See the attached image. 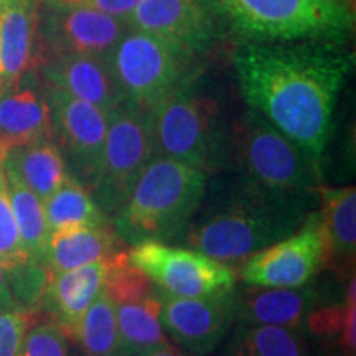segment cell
<instances>
[{"label": "cell", "mask_w": 356, "mask_h": 356, "mask_svg": "<svg viewBox=\"0 0 356 356\" xmlns=\"http://www.w3.org/2000/svg\"><path fill=\"white\" fill-rule=\"evenodd\" d=\"M231 60L248 108L322 159L353 55L333 42L243 40Z\"/></svg>", "instance_id": "obj_1"}, {"label": "cell", "mask_w": 356, "mask_h": 356, "mask_svg": "<svg viewBox=\"0 0 356 356\" xmlns=\"http://www.w3.org/2000/svg\"><path fill=\"white\" fill-rule=\"evenodd\" d=\"M318 208V193H287L238 172L210 175L181 246L238 269L248 257L287 238Z\"/></svg>", "instance_id": "obj_2"}, {"label": "cell", "mask_w": 356, "mask_h": 356, "mask_svg": "<svg viewBox=\"0 0 356 356\" xmlns=\"http://www.w3.org/2000/svg\"><path fill=\"white\" fill-rule=\"evenodd\" d=\"M208 178L200 168L155 155L111 220L114 233L126 246L149 241L181 244Z\"/></svg>", "instance_id": "obj_3"}, {"label": "cell", "mask_w": 356, "mask_h": 356, "mask_svg": "<svg viewBox=\"0 0 356 356\" xmlns=\"http://www.w3.org/2000/svg\"><path fill=\"white\" fill-rule=\"evenodd\" d=\"M155 155L200 168L208 175L228 170L231 126L216 97L204 95L197 76L149 111Z\"/></svg>", "instance_id": "obj_4"}, {"label": "cell", "mask_w": 356, "mask_h": 356, "mask_svg": "<svg viewBox=\"0 0 356 356\" xmlns=\"http://www.w3.org/2000/svg\"><path fill=\"white\" fill-rule=\"evenodd\" d=\"M228 172H238L267 188L287 193H318L322 159L248 108L231 126Z\"/></svg>", "instance_id": "obj_5"}, {"label": "cell", "mask_w": 356, "mask_h": 356, "mask_svg": "<svg viewBox=\"0 0 356 356\" xmlns=\"http://www.w3.org/2000/svg\"><path fill=\"white\" fill-rule=\"evenodd\" d=\"M234 30L254 42H333L353 30L348 0H220Z\"/></svg>", "instance_id": "obj_6"}, {"label": "cell", "mask_w": 356, "mask_h": 356, "mask_svg": "<svg viewBox=\"0 0 356 356\" xmlns=\"http://www.w3.org/2000/svg\"><path fill=\"white\" fill-rule=\"evenodd\" d=\"M154 157L149 111L126 99L109 114L99 173L91 190L96 204L109 221L127 202Z\"/></svg>", "instance_id": "obj_7"}, {"label": "cell", "mask_w": 356, "mask_h": 356, "mask_svg": "<svg viewBox=\"0 0 356 356\" xmlns=\"http://www.w3.org/2000/svg\"><path fill=\"white\" fill-rule=\"evenodd\" d=\"M109 61L126 99L145 111L193 76V56L132 26L111 51Z\"/></svg>", "instance_id": "obj_8"}, {"label": "cell", "mask_w": 356, "mask_h": 356, "mask_svg": "<svg viewBox=\"0 0 356 356\" xmlns=\"http://www.w3.org/2000/svg\"><path fill=\"white\" fill-rule=\"evenodd\" d=\"M132 266L142 270L159 291L177 297L225 293L238 286L234 267L186 246L139 243L127 251Z\"/></svg>", "instance_id": "obj_9"}, {"label": "cell", "mask_w": 356, "mask_h": 356, "mask_svg": "<svg viewBox=\"0 0 356 356\" xmlns=\"http://www.w3.org/2000/svg\"><path fill=\"white\" fill-rule=\"evenodd\" d=\"M327 266V239L318 208L296 233L248 257L236 269L246 286L292 289L318 277Z\"/></svg>", "instance_id": "obj_10"}, {"label": "cell", "mask_w": 356, "mask_h": 356, "mask_svg": "<svg viewBox=\"0 0 356 356\" xmlns=\"http://www.w3.org/2000/svg\"><path fill=\"white\" fill-rule=\"evenodd\" d=\"M127 29V20L71 0H38V33L44 60L51 55L109 58Z\"/></svg>", "instance_id": "obj_11"}, {"label": "cell", "mask_w": 356, "mask_h": 356, "mask_svg": "<svg viewBox=\"0 0 356 356\" xmlns=\"http://www.w3.org/2000/svg\"><path fill=\"white\" fill-rule=\"evenodd\" d=\"M44 92L50 106L53 140L60 147L71 175L91 191L99 173L109 113L58 88L44 86Z\"/></svg>", "instance_id": "obj_12"}, {"label": "cell", "mask_w": 356, "mask_h": 356, "mask_svg": "<svg viewBox=\"0 0 356 356\" xmlns=\"http://www.w3.org/2000/svg\"><path fill=\"white\" fill-rule=\"evenodd\" d=\"M155 299L167 337L193 356L220 348L236 323V287L204 297H177L155 287Z\"/></svg>", "instance_id": "obj_13"}, {"label": "cell", "mask_w": 356, "mask_h": 356, "mask_svg": "<svg viewBox=\"0 0 356 356\" xmlns=\"http://www.w3.org/2000/svg\"><path fill=\"white\" fill-rule=\"evenodd\" d=\"M127 24L193 58L210 51L218 40L215 15L204 0H140Z\"/></svg>", "instance_id": "obj_14"}, {"label": "cell", "mask_w": 356, "mask_h": 356, "mask_svg": "<svg viewBox=\"0 0 356 356\" xmlns=\"http://www.w3.org/2000/svg\"><path fill=\"white\" fill-rule=\"evenodd\" d=\"M330 286L318 277L292 289L236 286V323L270 325L305 333V322L325 299L332 296Z\"/></svg>", "instance_id": "obj_15"}, {"label": "cell", "mask_w": 356, "mask_h": 356, "mask_svg": "<svg viewBox=\"0 0 356 356\" xmlns=\"http://www.w3.org/2000/svg\"><path fill=\"white\" fill-rule=\"evenodd\" d=\"M44 86L97 106L106 113L126 101L109 58L91 55H51L37 70Z\"/></svg>", "instance_id": "obj_16"}, {"label": "cell", "mask_w": 356, "mask_h": 356, "mask_svg": "<svg viewBox=\"0 0 356 356\" xmlns=\"http://www.w3.org/2000/svg\"><path fill=\"white\" fill-rule=\"evenodd\" d=\"M50 137V106L37 71L0 89V160L12 150Z\"/></svg>", "instance_id": "obj_17"}, {"label": "cell", "mask_w": 356, "mask_h": 356, "mask_svg": "<svg viewBox=\"0 0 356 356\" xmlns=\"http://www.w3.org/2000/svg\"><path fill=\"white\" fill-rule=\"evenodd\" d=\"M43 61L38 0H0V89L37 71Z\"/></svg>", "instance_id": "obj_18"}, {"label": "cell", "mask_w": 356, "mask_h": 356, "mask_svg": "<svg viewBox=\"0 0 356 356\" xmlns=\"http://www.w3.org/2000/svg\"><path fill=\"white\" fill-rule=\"evenodd\" d=\"M109 259L63 273H48L38 305L43 307L51 322L60 325L70 338L84 312L104 289Z\"/></svg>", "instance_id": "obj_19"}, {"label": "cell", "mask_w": 356, "mask_h": 356, "mask_svg": "<svg viewBox=\"0 0 356 356\" xmlns=\"http://www.w3.org/2000/svg\"><path fill=\"white\" fill-rule=\"evenodd\" d=\"M318 213L327 239V266L337 280L355 277L356 188L355 185L318 188Z\"/></svg>", "instance_id": "obj_20"}, {"label": "cell", "mask_w": 356, "mask_h": 356, "mask_svg": "<svg viewBox=\"0 0 356 356\" xmlns=\"http://www.w3.org/2000/svg\"><path fill=\"white\" fill-rule=\"evenodd\" d=\"M122 249H126V244L111 225L53 231L44 249V267L48 273H63L106 261Z\"/></svg>", "instance_id": "obj_21"}, {"label": "cell", "mask_w": 356, "mask_h": 356, "mask_svg": "<svg viewBox=\"0 0 356 356\" xmlns=\"http://www.w3.org/2000/svg\"><path fill=\"white\" fill-rule=\"evenodd\" d=\"M3 163L10 167L42 202L71 175L68 163L53 137L12 150L3 159Z\"/></svg>", "instance_id": "obj_22"}, {"label": "cell", "mask_w": 356, "mask_h": 356, "mask_svg": "<svg viewBox=\"0 0 356 356\" xmlns=\"http://www.w3.org/2000/svg\"><path fill=\"white\" fill-rule=\"evenodd\" d=\"M218 356H309V340L291 328L234 323Z\"/></svg>", "instance_id": "obj_23"}, {"label": "cell", "mask_w": 356, "mask_h": 356, "mask_svg": "<svg viewBox=\"0 0 356 356\" xmlns=\"http://www.w3.org/2000/svg\"><path fill=\"white\" fill-rule=\"evenodd\" d=\"M115 320L122 356H134L140 351L170 343L160 322L155 292L145 299L115 305Z\"/></svg>", "instance_id": "obj_24"}, {"label": "cell", "mask_w": 356, "mask_h": 356, "mask_svg": "<svg viewBox=\"0 0 356 356\" xmlns=\"http://www.w3.org/2000/svg\"><path fill=\"white\" fill-rule=\"evenodd\" d=\"M43 208L50 233L76 226L111 225L96 204L91 191L73 175L44 200Z\"/></svg>", "instance_id": "obj_25"}, {"label": "cell", "mask_w": 356, "mask_h": 356, "mask_svg": "<svg viewBox=\"0 0 356 356\" xmlns=\"http://www.w3.org/2000/svg\"><path fill=\"white\" fill-rule=\"evenodd\" d=\"M6 170L8 195L13 218L22 238V243L30 256L40 264L44 266V249H47L50 229H48L47 218H44L43 202L33 193L24 181L17 177V173L3 163Z\"/></svg>", "instance_id": "obj_26"}, {"label": "cell", "mask_w": 356, "mask_h": 356, "mask_svg": "<svg viewBox=\"0 0 356 356\" xmlns=\"http://www.w3.org/2000/svg\"><path fill=\"white\" fill-rule=\"evenodd\" d=\"M71 340L79 345L83 356H122L115 304L104 291L84 312Z\"/></svg>", "instance_id": "obj_27"}, {"label": "cell", "mask_w": 356, "mask_h": 356, "mask_svg": "<svg viewBox=\"0 0 356 356\" xmlns=\"http://www.w3.org/2000/svg\"><path fill=\"white\" fill-rule=\"evenodd\" d=\"M0 262L7 270L8 279L40 264L26 252L13 218L10 195H8L3 160H0Z\"/></svg>", "instance_id": "obj_28"}, {"label": "cell", "mask_w": 356, "mask_h": 356, "mask_svg": "<svg viewBox=\"0 0 356 356\" xmlns=\"http://www.w3.org/2000/svg\"><path fill=\"white\" fill-rule=\"evenodd\" d=\"M102 291L108 293L115 305H119L150 297L155 292V286L142 270L132 266L127 249H122L109 259L108 275Z\"/></svg>", "instance_id": "obj_29"}, {"label": "cell", "mask_w": 356, "mask_h": 356, "mask_svg": "<svg viewBox=\"0 0 356 356\" xmlns=\"http://www.w3.org/2000/svg\"><path fill=\"white\" fill-rule=\"evenodd\" d=\"M71 338L51 320L35 322L26 330L17 356H70Z\"/></svg>", "instance_id": "obj_30"}, {"label": "cell", "mask_w": 356, "mask_h": 356, "mask_svg": "<svg viewBox=\"0 0 356 356\" xmlns=\"http://www.w3.org/2000/svg\"><path fill=\"white\" fill-rule=\"evenodd\" d=\"M35 320V310L0 312V356H17L22 340Z\"/></svg>", "instance_id": "obj_31"}, {"label": "cell", "mask_w": 356, "mask_h": 356, "mask_svg": "<svg viewBox=\"0 0 356 356\" xmlns=\"http://www.w3.org/2000/svg\"><path fill=\"white\" fill-rule=\"evenodd\" d=\"M71 2L81 3V6L108 13L111 17L127 20L134 8L139 6L140 0H71Z\"/></svg>", "instance_id": "obj_32"}, {"label": "cell", "mask_w": 356, "mask_h": 356, "mask_svg": "<svg viewBox=\"0 0 356 356\" xmlns=\"http://www.w3.org/2000/svg\"><path fill=\"white\" fill-rule=\"evenodd\" d=\"M20 309L22 307L19 305V302H17L15 296H13L10 282H8L7 270L3 269L2 262H0V312L20 310Z\"/></svg>", "instance_id": "obj_33"}, {"label": "cell", "mask_w": 356, "mask_h": 356, "mask_svg": "<svg viewBox=\"0 0 356 356\" xmlns=\"http://www.w3.org/2000/svg\"><path fill=\"white\" fill-rule=\"evenodd\" d=\"M309 356H346V355L343 353V350L335 343L309 340Z\"/></svg>", "instance_id": "obj_34"}, {"label": "cell", "mask_w": 356, "mask_h": 356, "mask_svg": "<svg viewBox=\"0 0 356 356\" xmlns=\"http://www.w3.org/2000/svg\"><path fill=\"white\" fill-rule=\"evenodd\" d=\"M134 356H193V355L186 353V351L180 348H175L172 343H168V345H160V346H155V348L140 351V353Z\"/></svg>", "instance_id": "obj_35"}]
</instances>
